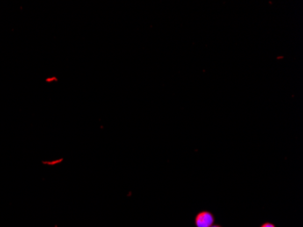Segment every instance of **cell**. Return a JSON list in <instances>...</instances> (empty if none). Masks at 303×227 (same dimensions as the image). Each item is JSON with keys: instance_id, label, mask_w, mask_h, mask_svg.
<instances>
[{"instance_id": "obj_1", "label": "cell", "mask_w": 303, "mask_h": 227, "mask_svg": "<svg viewBox=\"0 0 303 227\" xmlns=\"http://www.w3.org/2000/svg\"><path fill=\"white\" fill-rule=\"evenodd\" d=\"M213 216L209 212H202L196 216V224L197 227H211L213 223Z\"/></svg>"}, {"instance_id": "obj_2", "label": "cell", "mask_w": 303, "mask_h": 227, "mask_svg": "<svg viewBox=\"0 0 303 227\" xmlns=\"http://www.w3.org/2000/svg\"><path fill=\"white\" fill-rule=\"evenodd\" d=\"M261 227H275L274 226L273 224H272V223H264V224H263V225H262V226Z\"/></svg>"}, {"instance_id": "obj_3", "label": "cell", "mask_w": 303, "mask_h": 227, "mask_svg": "<svg viewBox=\"0 0 303 227\" xmlns=\"http://www.w3.org/2000/svg\"><path fill=\"white\" fill-rule=\"evenodd\" d=\"M211 227H221V226H219V225H212V226H211Z\"/></svg>"}]
</instances>
